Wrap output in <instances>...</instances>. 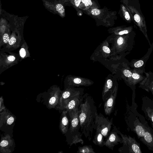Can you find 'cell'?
Listing matches in <instances>:
<instances>
[{
  "label": "cell",
  "mask_w": 153,
  "mask_h": 153,
  "mask_svg": "<svg viewBox=\"0 0 153 153\" xmlns=\"http://www.w3.org/2000/svg\"><path fill=\"white\" fill-rule=\"evenodd\" d=\"M78 153H95L92 146L91 145H85L82 146H79L76 152Z\"/></svg>",
  "instance_id": "cell-21"
},
{
  "label": "cell",
  "mask_w": 153,
  "mask_h": 153,
  "mask_svg": "<svg viewBox=\"0 0 153 153\" xmlns=\"http://www.w3.org/2000/svg\"><path fill=\"white\" fill-rule=\"evenodd\" d=\"M105 141V139L103 135L100 132L96 131L92 140L94 143L99 146L102 147L104 146Z\"/></svg>",
  "instance_id": "cell-20"
},
{
  "label": "cell",
  "mask_w": 153,
  "mask_h": 153,
  "mask_svg": "<svg viewBox=\"0 0 153 153\" xmlns=\"http://www.w3.org/2000/svg\"><path fill=\"white\" fill-rule=\"evenodd\" d=\"M120 16L126 22L131 23L133 22L131 13L127 7L123 4H120L118 13Z\"/></svg>",
  "instance_id": "cell-18"
},
{
  "label": "cell",
  "mask_w": 153,
  "mask_h": 153,
  "mask_svg": "<svg viewBox=\"0 0 153 153\" xmlns=\"http://www.w3.org/2000/svg\"><path fill=\"white\" fill-rule=\"evenodd\" d=\"M70 123L69 116L68 111L63 110L61 114L59 127L63 134H65L69 128Z\"/></svg>",
  "instance_id": "cell-14"
},
{
  "label": "cell",
  "mask_w": 153,
  "mask_h": 153,
  "mask_svg": "<svg viewBox=\"0 0 153 153\" xmlns=\"http://www.w3.org/2000/svg\"><path fill=\"white\" fill-rule=\"evenodd\" d=\"M82 95H77L65 101L58 108L60 110H65L68 111L79 106L80 99Z\"/></svg>",
  "instance_id": "cell-13"
},
{
  "label": "cell",
  "mask_w": 153,
  "mask_h": 153,
  "mask_svg": "<svg viewBox=\"0 0 153 153\" xmlns=\"http://www.w3.org/2000/svg\"><path fill=\"white\" fill-rule=\"evenodd\" d=\"M61 94L60 91H57L51 94L48 103V108H53L58 106Z\"/></svg>",
  "instance_id": "cell-19"
},
{
  "label": "cell",
  "mask_w": 153,
  "mask_h": 153,
  "mask_svg": "<svg viewBox=\"0 0 153 153\" xmlns=\"http://www.w3.org/2000/svg\"><path fill=\"white\" fill-rule=\"evenodd\" d=\"M6 116L7 117L5 120L6 124L8 125L12 124L14 121V117L11 115H9Z\"/></svg>",
  "instance_id": "cell-25"
},
{
  "label": "cell",
  "mask_w": 153,
  "mask_h": 153,
  "mask_svg": "<svg viewBox=\"0 0 153 153\" xmlns=\"http://www.w3.org/2000/svg\"><path fill=\"white\" fill-rule=\"evenodd\" d=\"M132 150L135 153H141V152L138 146L135 144H134L131 146Z\"/></svg>",
  "instance_id": "cell-28"
},
{
  "label": "cell",
  "mask_w": 153,
  "mask_h": 153,
  "mask_svg": "<svg viewBox=\"0 0 153 153\" xmlns=\"http://www.w3.org/2000/svg\"><path fill=\"white\" fill-rule=\"evenodd\" d=\"M82 11L93 19L97 26L112 27L117 18L116 11L111 10L106 7L102 8L90 9Z\"/></svg>",
  "instance_id": "cell-3"
},
{
  "label": "cell",
  "mask_w": 153,
  "mask_h": 153,
  "mask_svg": "<svg viewBox=\"0 0 153 153\" xmlns=\"http://www.w3.org/2000/svg\"><path fill=\"white\" fill-rule=\"evenodd\" d=\"M120 2L127 7L131 15L133 22L147 36L146 22L141 11L139 0H121Z\"/></svg>",
  "instance_id": "cell-4"
},
{
  "label": "cell",
  "mask_w": 153,
  "mask_h": 153,
  "mask_svg": "<svg viewBox=\"0 0 153 153\" xmlns=\"http://www.w3.org/2000/svg\"><path fill=\"white\" fill-rule=\"evenodd\" d=\"M16 39L15 37L14 36H12L10 39L8 43L10 45H13L16 42Z\"/></svg>",
  "instance_id": "cell-32"
},
{
  "label": "cell",
  "mask_w": 153,
  "mask_h": 153,
  "mask_svg": "<svg viewBox=\"0 0 153 153\" xmlns=\"http://www.w3.org/2000/svg\"><path fill=\"white\" fill-rule=\"evenodd\" d=\"M94 83L92 81L88 79L75 76H71L68 79L67 88L89 86L93 85Z\"/></svg>",
  "instance_id": "cell-12"
},
{
  "label": "cell",
  "mask_w": 153,
  "mask_h": 153,
  "mask_svg": "<svg viewBox=\"0 0 153 153\" xmlns=\"http://www.w3.org/2000/svg\"><path fill=\"white\" fill-rule=\"evenodd\" d=\"M152 89H153V88H152Z\"/></svg>",
  "instance_id": "cell-36"
},
{
  "label": "cell",
  "mask_w": 153,
  "mask_h": 153,
  "mask_svg": "<svg viewBox=\"0 0 153 153\" xmlns=\"http://www.w3.org/2000/svg\"><path fill=\"white\" fill-rule=\"evenodd\" d=\"M145 140L148 143L151 142L152 140V137L151 134L148 132H145L144 135Z\"/></svg>",
  "instance_id": "cell-24"
},
{
  "label": "cell",
  "mask_w": 153,
  "mask_h": 153,
  "mask_svg": "<svg viewBox=\"0 0 153 153\" xmlns=\"http://www.w3.org/2000/svg\"><path fill=\"white\" fill-rule=\"evenodd\" d=\"M79 112V106L68 111L70 123L68 131L65 134L66 141L70 146L79 143L82 145L84 143L82 138V135L79 131L80 129Z\"/></svg>",
  "instance_id": "cell-2"
},
{
  "label": "cell",
  "mask_w": 153,
  "mask_h": 153,
  "mask_svg": "<svg viewBox=\"0 0 153 153\" xmlns=\"http://www.w3.org/2000/svg\"><path fill=\"white\" fill-rule=\"evenodd\" d=\"M117 83V79L115 76L109 74L106 77L102 93L103 102L110 96Z\"/></svg>",
  "instance_id": "cell-7"
},
{
  "label": "cell",
  "mask_w": 153,
  "mask_h": 153,
  "mask_svg": "<svg viewBox=\"0 0 153 153\" xmlns=\"http://www.w3.org/2000/svg\"><path fill=\"white\" fill-rule=\"evenodd\" d=\"M152 122H153V116L152 117Z\"/></svg>",
  "instance_id": "cell-35"
},
{
  "label": "cell",
  "mask_w": 153,
  "mask_h": 153,
  "mask_svg": "<svg viewBox=\"0 0 153 153\" xmlns=\"http://www.w3.org/2000/svg\"><path fill=\"white\" fill-rule=\"evenodd\" d=\"M118 134L117 129L116 126H114L107 138L105 140L104 146L113 150L115 146L119 144V143H121L123 142V139L120 138L118 136Z\"/></svg>",
  "instance_id": "cell-10"
},
{
  "label": "cell",
  "mask_w": 153,
  "mask_h": 153,
  "mask_svg": "<svg viewBox=\"0 0 153 153\" xmlns=\"http://www.w3.org/2000/svg\"><path fill=\"white\" fill-rule=\"evenodd\" d=\"M118 89L117 83L110 96L104 102V112L106 115L110 116L114 110Z\"/></svg>",
  "instance_id": "cell-11"
},
{
  "label": "cell",
  "mask_w": 153,
  "mask_h": 153,
  "mask_svg": "<svg viewBox=\"0 0 153 153\" xmlns=\"http://www.w3.org/2000/svg\"><path fill=\"white\" fill-rule=\"evenodd\" d=\"M97 49L96 51L94 52V59H106L109 57L113 56L112 51L109 47L108 42L106 40L103 41Z\"/></svg>",
  "instance_id": "cell-9"
},
{
  "label": "cell",
  "mask_w": 153,
  "mask_h": 153,
  "mask_svg": "<svg viewBox=\"0 0 153 153\" xmlns=\"http://www.w3.org/2000/svg\"><path fill=\"white\" fill-rule=\"evenodd\" d=\"M136 131L139 136L142 137L143 136L145 131L143 128L141 126H137L136 127Z\"/></svg>",
  "instance_id": "cell-23"
},
{
  "label": "cell",
  "mask_w": 153,
  "mask_h": 153,
  "mask_svg": "<svg viewBox=\"0 0 153 153\" xmlns=\"http://www.w3.org/2000/svg\"><path fill=\"white\" fill-rule=\"evenodd\" d=\"M45 8L49 11L62 18L65 16V7L72 6L69 0H42Z\"/></svg>",
  "instance_id": "cell-5"
},
{
  "label": "cell",
  "mask_w": 153,
  "mask_h": 153,
  "mask_svg": "<svg viewBox=\"0 0 153 153\" xmlns=\"http://www.w3.org/2000/svg\"><path fill=\"white\" fill-rule=\"evenodd\" d=\"M144 63V61L143 60H139L134 63V66L135 68H140L143 66Z\"/></svg>",
  "instance_id": "cell-26"
},
{
  "label": "cell",
  "mask_w": 153,
  "mask_h": 153,
  "mask_svg": "<svg viewBox=\"0 0 153 153\" xmlns=\"http://www.w3.org/2000/svg\"><path fill=\"white\" fill-rule=\"evenodd\" d=\"M7 59L10 61H13L15 60V57L13 56H9L7 57Z\"/></svg>",
  "instance_id": "cell-34"
},
{
  "label": "cell",
  "mask_w": 153,
  "mask_h": 153,
  "mask_svg": "<svg viewBox=\"0 0 153 153\" xmlns=\"http://www.w3.org/2000/svg\"><path fill=\"white\" fill-rule=\"evenodd\" d=\"M123 75L126 77L130 78L131 77L132 73L130 70L125 69L123 70Z\"/></svg>",
  "instance_id": "cell-27"
},
{
  "label": "cell",
  "mask_w": 153,
  "mask_h": 153,
  "mask_svg": "<svg viewBox=\"0 0 153 153\" xmlns=\"http://www.w3.org/2000/svg\"><path fill=\"white\" fill-rule=\"evenodd\" d=\"M19 53L21 57H24L26 55V51L25 49L23 48H21L20 50Z\"/></svg>",
  "instance_id": "cell-33"
},
{
  "label": "cell",
  "mask_w": 153,
  "mask_h": 153,
  "mask_svg": "<svg viewBox=\"0 0 153 153\" xmlns=\"http://www.w3.org/2000/svg\"><path fill=\"white\" fill-rule=\"evenodd\" d=\"M113 124V118L110 120L101 113L98 114L94 129L100 132L105 137V140L109 134Z\"/></svg>",
  "instance_id": "cell-6"
},
{
  "label": "cell",
  "mask_w": 153,
  "mask_h": 153,
  "mask_svg": "<svg viewBox=\"0 0 153 153\" xmlns=\"http://www.w3.org/2000/svg\"><path fill=\"white\" fill-rule=\"evenodd\" d=\"M97 0H81L79 8L82 11L95 8H100Z\"/></svg>",
  "instance_id": "cell-16"
},
{
  "label": "cell",
  "mask_w": 153,
  "mask_h": 153,
  "mask_svg": "<svg viewBox=\"0 0 153 153\" xmlns=\"http://www.w3.org/2000/svg\"><path fill=\"white\" fill-rule=\"evenodd\" d=\"M107 30L109 33L117 35L128 34L131 33L133 31L132 26L126 27L125 26L110 28Z\"/></svg>",
  "instance_id": "cell-15"
},
{
  "label": "cell",
  "mask_w": 153,
  "mask_h": 153,
  "mask_svg": "<svg viewBox=\"0 0 153 153\" xmlns=\"http://www.w3.org/2000/svg\"><path fill=\"white\" fill-rule=\"evenodd\" d=\"M72 6L73 7L76 11L77 15L81 16L83 12L79 10V7L81 0H69Z\"/></svg>",
  "instance_id": "cell-22"
},
{
  "label": "cell",
  "mask_w": 153,
  "mask_h": 153,
  "mask_svg": "<svg viewBox=\"0 0 153 153\" xmlns=\"http://www.w3.org/2000/svg\"><path fill=\"white\" fill-rule=\"evenodd\" d=\"M84 90L83 88L76 87H68L63 92L61 93L58 106V108L60 107L62 103L66 100L74 97L83 95Z\"/></svg>",
  "instance_id": "cell-8"
},
{
  "label": "cell",
  "mask_w": 153,
  "mask_h": 153,
  "mask_svg": "<svg viewBox=\"0 0 153 153\" xmlns=\"http://www.w3.org/2000/svg\"><path fill=\"white\" fill-rule=\"evenodd\" d=\"M79 109L80 131L82 134L90 141L98 114L92 96L88 93L84 94L80 99Z\"/></svg>",
  "instance_id": "cell-1"
},
{
  "label": "cell",
  "mask_w": 153,
  "mask_h": 153,
  "mask_svg": "<svg viewBox=\"0 0 153 153\" xmlns=\"http://www.w3.org/2000/svg\"><path fill=\"white\" fill-rule=\"evenodd\" d=\"M13 144V141L8 135L2 137L0 143L1 152L5 153L10 152L11 150L10 148L12 146Z\"/></svg>",
  "instance_id": "cell-17"
},
{
  "label": "cell",
  "mask_w": 153,
  "mask_h": 153,
  "mask_svg": "<svg viewBox=\"0 0 153 153\" xmlns=\"http://www.w3.org/2000/svg\"><path fill=\"white\" fill-rule=\"evenodd\" d=\"M5 107L4 106L3 102V99L2 97L0 98V110L1 112L5 110Z\"/></svg>",
  "instance_id": "cell-29"
},
{
  "label": "cell",
  "mask_w": 153,
  "mask_h": 153,
  "mask_svg": "<svg viewBox=\"0 0 153 153\" xmlns=\"http://www.w3.org/2000/svg\"><path fill=\"white\" fill-rule=\"evenodd\" d=\"M3 39L4 42L5 43H7L9 42V36L8 34L7 33H5L3 36Z\"/></svg>",
  "instance_id": "cell-30"
},
{
  "label": "cell",
  "mask_w": 153,
  "mask_h": 153,
  "mask_svg": "<svg viewBox=\"0 0 153 153\" xmlns=\"http://www.w3.org/2000/svg\"><path fill=\"white\" fill-rule=\"evenodd\" d=\"M131 77L135 80H138L140 78V75L138 73L134 72L132 73Z\"/></svg>",
  "instance_id": "cell-31"
}]
</instances>
